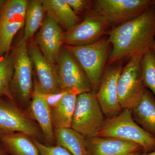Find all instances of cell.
I'll use <instances>...</instances> for the list:
<instances>
[{"label": "cell", "instance_id": "16", "mask_svg": "<svg viewBox=\"0 0 155 155\" xmlns=\"http://www.w3.org/2000/svg\"><path fill=\"white\" fill-rule=\"evenodd\" d=\"M131 112L134 121L155 137V98L152 93L146 90Z\"/></svg>", "mask_w": 155, "mask_h": 155}, {"label": "cell", "instance_id": "1", "mask_svg": "<svg viewBox=\"0 0 155 155\" xmlns=\"http://www.w3.org/2000/svg\"><path fill=\"white\" fill-rule=\"evenodd\" d=\"M112 48L108 65L136 56H142L151 50L155 40V6L138 17L108 32Z\"/></svg>", "mask_w": 155, "mask_h": 155}, {"label": "cell", "instance_id": "22", "mask_svg": "<svg viewBox=\"0 0 155 155\" xmlns=\"http://www.w3.org/2000/svg\"><path fill=\"white\" fill-rule=\"evenodd\" d=\"M45 12L42 0L28 1L22 40L27 42L37 32L44 20Z\"/></svg>", "mask_w": 155, "mask_h": 155}, {"label": "cell", "instance_id": "17", "mask_svg": "<svg viewBox=\"0 0 155 155\" xmlns=\"http://www.w3.org/2000/svg\"><path fill=\"white\" fill-rule=\"evenodd\" d=\"M30 112L31 116L41 128L47 142L52 144L55 138L51 109L40 94L35 90L31 96Z\"/></svg>", "mask_w": 155, "mask_h": 155}, {"label": "cell", "instance_id": "3", "mask_svg": "<svg viewBox=\"0 0 155 155\" xmlns=\"http://www.w3.org/2000/svg\"><path fill=\"white\" fill-rule=\"evenodd\" d=\"M110 45L108 38H102L94 43L87 45L64 46L83 68L91 84L92 92L95 94L98 89L105 69L110 54Z\"/></svg>", "mask_w": 155, "mask_h": 155}, {"label": "cell", "instance_id": "11", "mask_svg": "<svg viewBox=\"0 0 155 155\" xmlns=\"http://www.w3.org/2000/svg\"><path fill=\"white\" fill-rule=\"evenodd\" d=\"M14 133L39 137L36 125L22 112L13 101L0 98V136Z\"/></svg>", "mask_w": 155, "mask_h": 155}, {"label": "cell", "instance_id": "20", "mask_svg": "<svg viewBox=\"0 0 155 155\" xmlns=\"http://www.w3.org/2000/svg\"><path fill=\"white\" fill-rule=\"evenodd\" d=\"M78 95L74 93H68L55 107L51 108L53 126L54 128H71Z\"/></svg>", "mask_w": 155, "mask_h": 155}, {"label": "cell", "instance_id": "23", "mask_svg": "<svg viewBox=\"0 0 155 155\" xmlns=\"http://www.w3.org/2000/svg\"><path fill=\"white\" fill-rule=\"evenodd\" d=\"M14 73V66L11 52L0 58V97L6 96L14 101L10 91V84Z\"/></svg>", "mask_w": 155, "mask_h": 155}, {"label": "cell", "instance_id": "2", "mask_svg": "<svg viewBox=\"0 0 155 155\" xmlns=\"http://www.w3.org/2000/svg\"><path fill=\"white\" fill-rule=\"evenodd\" d=\"M96 137H113L134 143L149 153L155 150V137L134 121L131 110L123 109L117 116L105 120Z\"/></svg>", "mask_w": 155, "mask_h": 155}, {"label": "cell", "instance_id": "12", "mask_svg": "<svg viewBox=\"0 0 155 155\" xmlns=\"http://www.w3.org/2000/svg\"><path fill=\"white\" fill-rule=\"evenodd\" d=\"M110 25L103 17L93 13L65 32L64 44L81 46L94 43L108 33L107 29Z\"/></svg>", "mask_w": 155, "mask_h": 155}, {"label": "cell", "instance_id": "6", "mask_svg": "<svg viewBox=\"0 0 155 155\" xmlns=\"http://www.w3.org/2000/svg\"><path fill=\"white\" fill-rule=\"evenodd\" d=\"M154 6L155 1L151 0H97L93 2V11L110 25H121Z\"/></svg>", "mask_w": 155, "mask_h": 155}, {"label": "cell", "instance_id": "26", "mask_svg": "<svg viewBox=\"0 0 155 155\" xmlns=\"http://www.w3.org/2000/svg\"><path fill=\"white\" fill-rule=\"evenodd\" d=\"M69 92L74 93L72 91H69L63 90H61V91L55 93L43 94L38 93L45 100V101L47 103L50 109H51V108L55 107L58 104H59V103L63 98L64 96Z\"/></svg>", "mask_w": 155, "mask_h": 155}, {"label": "cell", "instance_id": "15", "mask_svg": "<svg viewBox=\"0 0 155 155\" xmlns=\"http://www.w3.org/2000/svg\"><path fill=\"white\" fill-rule=\"evenodd\" d=\"M89 155H123L143 150L140 145L113 137L85 138Z\"/></svg>", "mask_w": 155, "mask_h": 155}, {"label": "cell", "instance_id": "32", "mask_svg": "<svg viewBox=\"0 0 155 155\" xmlns=\"http://www.w3.org/2000/svg\"><path fill=\"white\" fill-rule=\"evenodd\" d=\"M143 155H155V150L149 153H148L146 154H143Z\"/></svg>", "mask_w": 155, "mask_h": 155}, {"label": "cell", "instance_id": "5", "mask_svg": "<svg viewBox=\"0 0 155 155\" xmlns=\"http://www.w3.org/2000/svg\"><path fill=\"white\" fill-rule=\"evenodd\" d=\"M105 120L96 94L92 92L77 96L71 128L85 138L96 135Z\"/></svg>", "mask_w": 155, "mask_h": 155}, {"label": "cell", "instance_id": "25", "mask_svg": "<svg viewBox=\"0 0 155 155\" xmlns=\"http://www.w3.org/2000/svg\"><path fill=\"white\" fill-rule=\"evenodd\" d=\"M33 140L38 148L40 155H72L63 147L46 145L36 139H33Z\"/></svg>", "mask_w": 155, "mask_h": 155}, {"label": "cell", "instance_id": "18", "mask_svg": "<svg viewBox=\"0 0 155 155\" xmlns=\"http://www.w3.org/2000/svg\"><path fill=\"white\" fill-rule=\"evenodd\" d=\"M47 15L68 31L78 24L77 14L66 0H42Z\"/></svg>", "mask_w": 155, "mask_h": 155}, {"label": "cell", "instance_id": "13", "mask_svg": "<svg viewBox=\"0 0 155 155\" xmlns=\"http://www.w3.org/2000/svg\"><path fill=\"white\" fill-rule=\"evenodd\" d=\"M28 51L36 75L34 90L43 94L55 93L62 90L57 66L47 60L34 42L29 44Z\"/></svg>", "mask_w": 155, "mask_h": 155}, {"label": "cell", "instance_id": "19", "mask_svg": "<svg viewBox=\"0 0 155 155\" xmlns=\"http://www.w3.org/2000/svg\"><path fill=\"white\" fill-rule=\"evenodd\" d=\"M30 136L14 133L0 136L4 149L11 155H40L38 148Z\"/></svg>", "mask_w": 155, "mask_h": 155}, {"label": "cell", "instance_id": "31", "mask_svg": "<svg viewBox=\"0 0 155 155\" xmlns=\"http://www.w3.org/2000/svg\"><path fill=\"white\" fill-rule=\"evenodd\" d=\"M151 50L155 55V40L154 41Z\"/></svg>", "mask_w": 155, "mask_h": 155}, {"label": "cell", "instance_id": "27", "mask_svg": "<svg viewBox=\"0 0 155 155\" xmlns=\"http://www.w3.org/2000/svg\"><path fill=\"white\" fill-rule=\"evenodd\" d=\"M75 13H81L88 7L89 2L86 0H66Z\"/></svg>", "mask_w": 155, "mask_h": 155}, {"label": "cell", "instance_id": "14", "mask_svg": "<svg viewBox=\"0 0 155 155\" xmlns=\"http://www.w3.org/2000/svg\"><path fill=\"white\" fill-rule=\"evenodd\" d=\"M64 35L60 25L47 15L35 35V43L47 60L54 66L58 64Z\"/></svg>", "mask_w": 155, "mask_h": 155}, {"label": "cell", "instance_id": "7", "mask_svg": "<svg viewBox=\"0 0 155 155\" xmlns=\"http://www.w3.org/2000/svg\"><path fill=\"white\" fill-rule=\"evenodd\" d=\"M142 56H136L123 68L117 83L118 99L123 109L131 110L145 91L141 76Z\"/></svg>", "mask_w": 155, "mask_h": 155}, {"label": "cell", "instance_id": "21", "mask_svg": "<svg viewBox=\"0 0 155 155\" xmlns=\"http://www.w3.org/2000/svg\"><path fill=\"white\" fill-rule=\"evenodd\" d=\"M56 145L63 147L72 155H89L85 138L72 128H54Z\"/></svg>", "mask_w": 155, "mask_h": 155}, {"label": "cell", "instance_id": "8", "mask_svg": "<svg viewBox=\"0 0 155 155\" xmlns=\"http://www.w3.org/2000/svg\"><path fill=\"white\" fill-rule=\"evenodd\" d=\"M57 66L61 90L79 95L92 92L90 81L83 68L69 51L62 48Z\"/></svg>", "mask_w": 155, "mask_h": 155}, {"label": "cell", "instance_id": "28", "mask_svg": "<svg viewBox=\"0 0 155 155\" xmlns=\"http://www.w3.org/2000/svg\"><path fill=\"white\" fill-rule=\"evenodd\" d=\"M7 2V1H5V0H0V13Z\"/></svg>", "mask_w": 155, "mask_h": 155}, {"label": "cell", "instance_id": "30", "mask_svg": "<svg viewBox=\"0 0 155 155\" xmlns=\"http://www.w3.org/2000/svg\"><path fill=\"white\" fill-rule=\"evenodd\" d=\"M143 154H140V153H138V152H137L135 153H127L126 154H124L123 155H143Z\"/></svg>", "mask_w": 155, "mask_h": 155}, {"label": "cell", "instance_id": "10", "mask_svg": "<svg viewBox=\"0 0 155 155\" xmlns=\"http://www.w3.org/2000/svg\"><path fill=\"white\" fill-rule=\"evenodd\" d=\"M123 67L120 62L105 67L96 96L104 116L109 118L122 112L118 99L117 83Z\"/></svg>", "mask_w": 155, "mask_h": 155}, {"label": "cell", "instance_id": "9", "mask_svg": "<svg viewBox=\"0 0 155 155\" xmlns=\"http://www.w3.org/2000/svg\"><path fill=\"white\" fill-rule=\"evenodd\" d=\"M28 1L8 0L0 13V58L10 52L14 36L25 25Z\"/></svg>", "mask_w": 155, "mask_h": 155}, {"label": "cell", "instance_id": "29", "mask_svg": "<svg viewBox=\"0 0 155 155\" xmlns=\"http://www.w3.org/2000/svg\"><path fill=\"white\" fill-rule=\"evenodd\" d=\"M7 153L4 147H0V155H7Z\"/></svg>", "mask_w": 155, "mask_h": 155}, {"label": "cell", "instance_id": "4", "mask_svg": "<svg viewBox=\"0 0 155 155\" xmlns=\"http://www.w3.org/2000/svg\"><path fill=\"white\" fill-rule=\"evenodd\" d=\"M27 42L22 39L11 52L14 73L10 84V91L14 101L27 104L33 93V64L28 51Z\"/></svg>", "mask_w": 155, "mask_h": 155}, {"label": "cell", "instance_id": "24", "mask_svg": "<svg viewBox=\"0 0 155 155\" xmlns=\"http://www.w3.org/2000/svg\"><path fill=\"white\" fill-rule=\"evenodd\" d=\"M140 67L144 86L149 89L155 98V55L151 50L142 57Z\"/></svg>", "mask_w": 155, "mask_h": 155}]
</instances>
